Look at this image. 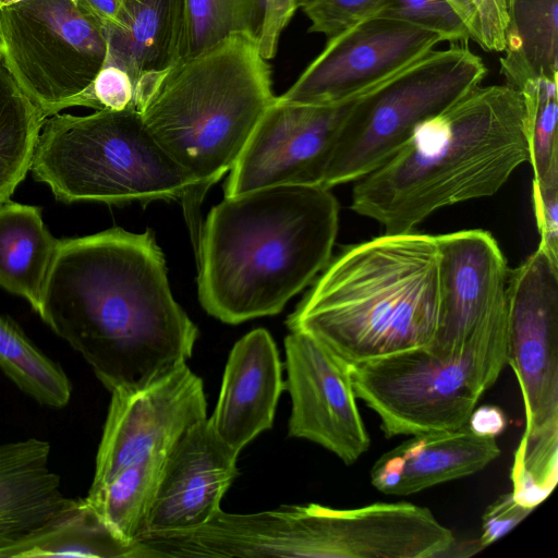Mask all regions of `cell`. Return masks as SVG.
<instances>
[{
	"label": "cell",
	"instance_id": "7",
	"mask_svg": "<svg viewBox=\"0 0 558 558\" xmlns=\"http://www.w3.org/2000/svg\"><path fill=\"white\" fill-rule=\"evenodd\" d=\"M506 338L507 317L458 352L424 347L352 363L355 396L388 438L459 429L507 366Z\"/></svg>",
	"mask_w": 558,
	"mask_h": 558
},
{
	"label": "cell",
	"instance_id": "23",
	"mask_svg": "<svg viewBox=\"0 0 558 558\" xmlns=\"http://www.w3.org/2000/svg\"><path fill=\"white\" fill-rule=\"evenodd\" d=\"M500 73L521 88L527 81L558 78V0H512Z\"/></svg>",
	"mask_w": 558,
	"mask_h": 558
},
{
	"label": "cell",
	"instance_id": "10",
	"mask_svg": "<svg viewBox=\"0 0 558 558\" xmlns=\"http://www.w3.org/2000/svg\"><path fill=\"white\" fill-rule=\"evenodd\" d=\"M506 347L524 404L521 438L558 436V264L538 248L509 269Z\"/></svg>",
	"mask_w": 558,
	"mask_h": 558
},
{
	"label": "cell",
	"instance_id": "22",
	"mask_svg": "<svg viewBox=\"0 0 558 558\" xmlns=\"http://www.w3.org/2000/svg\"><path fill=\"white\" fill-rule=\"evenodd\" d=\"M60 240L46 228L41 209L10 199L0 204V287L39 312Z\"/></svg>",
	"mask_w": 558,
	"mask_h": 558
},
{
	"label": "cell",
	"instance_id": "34",
	"mask_svg": "<svg viewBox=\"0 0 558 558\" xmlns=\"http://www.w3.org/2000/svg\"><path fill=\"white\" fill-rule=\"evenodd\" d=\"M533 509L517 502L510 493L497 497L485 510L482 518V533L478 546L485 548L517 526Z\"/></svg>",
	"mask_w": 558,
	"mask_h": 558
},
{
	"label": "cell",
	"instance_id": "4",
	"mask_svg": "<svg viewBox=\"0 0 558 558\" xmlns=\"http://www.w3.org/2000/svg\"><path fill=\"white\" fill-rule=\"evenodd\" d=\"M276 98L270 65L250 33L138 80L135 110L192 184L181 204L195 252L204 196L233 168Z\"/></svg>",
	"mask_w": 558,
	"mask_h": 558
},
{
	"label": "cell",
	"instance_id": "31",
	"mask_svg": "<svg viewBox=\"0 0 558 558\" xmlns=\"http://www.w3.org/2000/svg\"><path fill=\"white\" fill-rule=\"evenodd\" d=\"M381 0H302L300 8L310 21L308 32L332 37L373 16Z\"/></svg>",
	"mask_w": 558,
	"mask_h": 558
},
{
	"label": "cell",
	"instance_id": "19",
	"mask_svg": "<svg viewBox=\"0 0 558 558\" xmlns=\"http://www.w3.org/2000/svg\"><path fill=\"white\" fill-rule=\"evenodd\" d=\"M41 557L138 558V545L118 538L86 497H65L36 526L0 539V558Z\"/></svg>",
	"mask_w": 558,
	"mask_h": 558
},
{
	"label": "cell",
	"instance_id": "28",
	"mask_svg": "<svg viewBox=\"0 0 558 558\" xmlns=\"http://www.w3.org/2000/svg\"><path fill=\"white\" fill-rule=\"evenodd\" d=\"M558 78L527 81L521 88L526 104V141L533 179L558 171Z\"/></svg>",
	"mask_w": 558,
	"mask_h": 558
},
{
	"label": "cell",
	"instance_id": "21",
	"mask_svg": "<svg viewBox=\"0 0 558 558\" xmlns=\"http://www.w3.org/2000/svg\"><path fill=\"white\" fill-rule=\"evenodd\" d=\"M50 451L38 438L0 444V539L36 526L65 498Z\"/></svg>",
	"mask_w": 558,
	"mask_h": 558
},
{
	"label": "cell",
	"instance_id": "16",
	"mask_svg": "<svg viewBox=\"0 0 558 558\" xmlns=\"http://www.w3.org/2000/svg\"><path fill=\"white\" fill-rule=\"evenodd\" d=\"M239 453L218 437L208 417L186 430L167 452L144 537L209 522L238 475Z\"/></svg>",
	"mask_w": 558,
	"mask_h": 558
},
{
	"label": "cell",
	"instance_id": "25",
	"mask_svg": "<svg viewBox=\"0 0 558 558\" xmlns=\"http://www.w3.org/2000/svg\"><path fill=\"white\" fill-rule=\"evenodd\" d=\"M46 118L0 62V204L31 170Z\"/></svg>",
	"mask_w": 558,
	"mask_h": 558
},
{
	"label": "cell",
	"instance_id": "9",
	"mask_svg": "<svg viewBox=\"0 0 558 558\" xmlns=\"http://www.w3.org/2000/svg\"><path fill=\"white\" fill-rule=\"evenodd\" d=\"M107 53L106 27L78 0H21L0 10V62L47 118L93 108Z\"/></svg>",
	"mask_w": 558,
	"mask_h": 558
},
{
	"label": "cell",
	"instance_id": "36",
	"mask_svg": "<svg viewBox=\"0 0 558 558\" xmlns=\"http://www.w3.org/2000/svg\"><path fill=\"white\" fill-rule=\"evenodd\" d=\"M508 425L505 412L496 405H482L475 408L466 426L481 437L497 438Z\"/></svg>",
	"mask_w": 558,
	"mask_h": 558
},
{
	"label": "cell",
	"instance_id": "35",
	"mask_svg": "<svg viewBox=\"0 0 558 558\" xmlns=\"http://www.w3.org/2000/svg\"><path fill=\"white\" fill-rule=\"evenodd\" d=\"M301 1L302 0H265L258 45L262 54L267 60L275 57L280 36L300 8Z\"/></svg>",
	"mask_w": 558,
	"mask_h": 558
},
{
	"label": "cell",
	"instance_id": "11",
	"mask_svg": "<svg viewBox=\"0 0 558 558\" xmlns=\"http://www.w3.org/2000/svg\"><path fill=\"white\" fill-rule=\"evenodd\" d=\"M438 34L371 16L329 37L322 52L278 100L326 106L351 100L441 43Z\"/></svg>",
	"mask_w": 558,
	"mask_h": 558
},
{
	"label": "cell",
	"instance_id": "14",
	"mask_svg": "<svg viewBox=\"0 0 558 558\" xmlns=\"http://www.w3.org/2000/svg\"><path fill=\"white\" fill-rule=\"evenodd\" d=\"M284 349L289 436L311 440L353 464L368 450L371 438L357 408L350 364L299 331L286 337Z\"/></svg>",
	"mask_w": 558,
	"mask_h": 558
},
{
	"label": "cell",
	"instance_id": "20",
	"mask_svg": "<svg viewBox=\"0 0 558 558\" xmlns=\"http://www.w3.org/2000/svg\"><path fill=\"white\" fill-rule=\"evenodd\" d=\"M184 0H123L120 23L107 29V63L125 70L136 88L147 73L181 58Z\"/></svg>",
	"mask_w": 558,
	"mask_h": 558
},
{
	"label": "cell",
	"instance_id": "17",
	"mask_svg": "<svg viewBox=\"0 0 558 558\" xmlns=\"http://www.w3.org/2000/svg\"><path fill=\"white\" fill-rule=\"evenodd\" d=\"M271 335L257 328L238 340L229 354L217 405L208 418L228 446L241 451L271 428L286 385Z\"/></svg>",
	"mask_w": 558,
	"mask_h": 558
},
{
	"label": "cell",
	"instance_id": "33",
	"mask_svg": "<svg viewBox=\"0 0 558 558\" xmlns=\"http://www.w3.org/2000/svg\"><path fill=\"white\" fill-rule=\"evenodd\" d=\"M90 96L95 110H135V84L118 65L105 62L93 82Z\"/></svg>",
	"mask_w": 558,
	"mask_h": 558
},
{
	"label": "cell",
	"instance_id": "6",
	"mask_svg": "<svg viewBox=\"0 0 558 558\" xmlns=\"http://www.w3.org/2000/svg\"><path fill=\"white\" fill-rule=\"evenodd\" d=\"M31 170L64 203L181 202L192 185L133 109L46 118Z\"/></svg>",
	"mask_w": 558,
	"mask_h": 558
},
{
	"label": "cell",
	"instance_id": "3",
	"mask_svg": "<svg viewBox=\"0 0 558 558\" xmlns=\"http://www.w3.org/2000/svg\"><path fill=\"white\" fill-rule=\"evenodd\" d=\"M526 119L521 89L476 86L355 181L352 210L402 233L442 207L494 195L529 160Z\"/></svg>",
	"mask_w": 558,
	"mask_h": 558
},
{
	"label": "cell",
	"instance_id": "8",
	"mask_svg": "<svg viewBox=\"0 0 558 558\" xmlns=\"http://www.w3.org/2000/svg\"><path fill=\"white\" fill-rule=\"evenodd\" d=\"M487 69L466 46L432 50L357 96L341 125L323 186L355 182L412 136L416 128L481 84Z\"/></svg>",
	"mask_w": 558,
	"mask_h": 558
},
{
	"label": "cell",
	"instance_id": "32",
	"mask_svg": "<svg viewBox=\"0 0 558 558\" xmlns=\"http://www.w3.org/2000/svg\"><path fill=\"white\" fill-rule=\"evenodd\" d=\"M532 202L539 234L537 248L558 264V171L533 179Z\"/></svg>",
	"mask_w": 558,
	"mask_h": 558
},
{
	"label": "cell",
	"instance_id": "15",
	"mask_svg": "<svg viewBox=\"0 0 558 558\" xmlns=\"http://www.w3.org/2000/svg\"><path fill=\"white\" fill-rule=\"evenodd\" d=\"M439 312L429 349L458 352L507 317L509 268L496 239L471 229L436 235Z\"/></svg>",
	"mask_w": 558,
	"mask_h": 558
},
{
	"label": "cell",
	"instance_id": "5",
	"mask_svg": "<svg viewBox=\"0 0 558 558\" xmlns=\"http://www.w3.org/2000/svg\"><path fill=\"white\" fill-rule=\"evenodd\" d=\"M438 312L436 235L411 231L347 246L286 324L352 364L428 347Z\"/></svg>",
	"mask_w": 558,
	"mask_h": 558
},
{
	"label": "cell",
	"instance_id": "29",
	"mask_svg": "<svg viewBox=\"0 0 558 558\" xmlns=\"http://www.w3.org/2000/svg\"><path fill=\"white\" fill-rule=\"evenodd\" d=\"M373 16L401 21L438 34L442 41L466 43L469 31L447 0H381Z\"/></svg>",
	"mask_w": 558,
	"mask_h": 558
},
{
	"label": "cell",
	"instance_id": "38",
	"mask_svg": "<svg viewBox=\"0 0 558 558\" xmlns=\"http://www.w3.org/2000/svg\"><path fill=\"white\" fill-rule=\"evenodd\" d=\"M21 0H0V10H2L5 7L12 5L16 2H20Z\"/></svg>",
	"mask_w": 558,
	"mask_h": 558
},
{
	"label": "cell",
	"instance_id": "26",
	"mask_svg": "<svg viewBox=\"0 0 558 558\" xmlns=\"http://www.w3.org/2000/svg\"><path fill=\"white\" fill-rule=\"evenodd\" d=\"M0 368L41 405L60 409L72 395L62 367L40 351L17 324L0 314Z\"/></svg>",
	"mask_w": 558,
	"mask_h": 558
},
{
	"label": "cell",
	"instance_id": "24",
	"mask_svg": "<svg viewBox=\"0 0 558 558\" xmlns=\"http://www.w3.org/2000/svg\"><path fill=\"white\" fill-rule=\"evenodd\" d=\"M167 452L151 454L116 474L86 498L111 532L136 545L144 537Z\"/></svg>",
	"mask_w": 558,
	"mask_h": 558
},
{
	"label": "cell",
	"instance_id": "30",
	"mask_svg": "<svg viewBox=\"0 0 558 558\" xmlns=\"http://www.w3.org/2000/svg\"><path fill=\"white\" fill-rule=\"evenodd\" d=\"M465 24L470 39L485 51L502 52L512 0H447Z\"/></svg>",
	"mask_w": 558,
	"mask_h": 558
},
{
	"label": "cell",
	"instance_id": "13",
	"mask_svg": "<svg viewBox=\"0 0 558 558\" xmlns=\"http://www.w3.org/2000/svg\"><path fill=\"white\" fill-rule=\"evenodd\" d=\"M204 384L187 364L137 390L113 391L88 493L124 468L168 452L191 427L207 418Z\"/></svg>",
	"mask_w": 558,
	"mask_h": 558
},
{
	"label": "cell",
	"instance_id": "27",
	"mask_svg": "<svg viewBox=\"0 0 558 558\" xmlns=\"http://www.w3.org/2000/svg\"><path fill=\"white\" fill-rule=\"evenodd\" d=\"M264 8L265 0H184L181 58L199 53L235 33L258 38Z\"/></svg>",
	"mask_w": 558,
	"mask_h": 558
},
{
	"label": "cell",
	"instance_id": "37",
	"mask_svg": "<svg viewBox=\"0 0 558 558\" xmlns=\"http://www.w3.org/2000/svg\"><path fill=\"white\" fill-rule=\"evenodd\" d=\"M78 2L106 29H111L119 25L123 0H78Z\"/></svg>",
	"mask_w": 558,
	"mask_h": 558
},
{
	"label": "cell",
	"instance_id": "1",
	"mask_svg": "<svg viewBox=\"0 0 558 558\" xmlns=\"http://www.w3.org/2000/svg\"><path fill=\"white\" fill-rule=\"evenodd\" d=\"M38 315L110 391L145 388L192 356L198 329L174 300L151 231L60 240Z\"/></svg>",
	"mask_w": 558,
	"mask_h": 558
},
{
	"label": "cell",
	"instance_id": "12",
	"mask_svg": "<svg viewBox=\"0 0 558 558\" xmlns=\"http://www.w3.org/2000/svg\"><path fill=\"white\" fill-rule=\"evenodd\" d=\"M355 98L326 106L276 98L230 170L225 196L280 185L323 186L339 131Z\"/></svg>",
	"mask_w": 558,
	"mask_h": 558
},
{
	"label": "cell",
	"instance_id": "2",
	"mask_svg": "<svg viewBox=\"0 0 558 558\" xmlns=\"http://www.w3.org/2000/svg\"><path fill=\"white\" fill-rule=\"evenodd\" d=\"M339 204L319 185L225 196L202 226L198 299L222 323L280 313L331 259Z\"/></svg>",
	"mask_w": 558,
	"mask_h": 558
},
{
	"label": "cell",
	"instance_id": "18",
	"mask_svg": "<svg viewBox=\"0 0 558 558\" xmlns=\"http://www.w3.org/2000/svg\"><path fill=\"white\" fill-rule=\"evenodd\" d=\"M500 454L497 438L481 437L466 425L412 435L383 453L371 469L380 493L408 496L482 471Z\"/></svg>",
	"mask_w": 558,
	"mask_h": 558
}]
</instances>
